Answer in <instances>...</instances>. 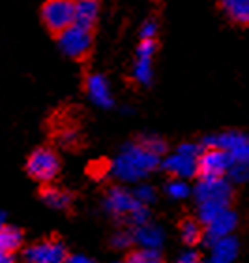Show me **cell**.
Listing matches in <instances>:
<instances>
[{"label": "cell", "mask_w": 249, "mask_h": 263, "mask_svg": "<svg viewBox=\"0 0 249 263\" xmlns=\"http://www.w3.org/2000/svg\"><path fill=\"white\" fill-rule=\"evenodd\" d=\"M157 165H159L157 154L150 153L141 143H131V145L124 147L118 158L114 160L113 173L120 181L135 182L150 175Z\"/></svg>", "instance_id": "cell-1"}, {"label": "cell", "mask_w": 249, "mask_h": 263, "mask_svg": "<svg viewBox=\"0 0 249 263\" xmlns=\"http://www.w3.org/2000/svg\"><path fill=\"white\" fill-rule=\"evenodd\" d=\"M58 45L66 57H70L71 61L85 62L88 57L92 55L94 49V30L85 28L79 25H71L62 34L56 36Z\"/></svg>", "instance_id": "cell-2"}, {"label": "cell", "mask_w": 249, "mask_h": 263, "mask_svg": "<svg viewBox=\"0 0 249 263\" xmlns=\"http://www.w3.org/2000/svg\"><path fill=\"white\" fill-rule=\"evenodd\" d=\"M62 162H60L58 153L53 147H38L27 160V175L39 184L54 181L60 173Z\"/></svg>", "instance_id": "cell-3"}, {"label": "cell", "mask_w": 249, "mask_h": 263, "mask_svg": "<svg viewBox=\"0 0 249 263\" xmlns=\"http://www.w3.org/2000/svg\"><path fill=\"white\" fill-rule=\"evenodd\" d=\"M39 15L44 27L56 38L75 21V0H45Z\"/></svg>", "instance_id": "cell-4"}, {"label": "cell", "mask_w": 249, "mask_h": 263, "mask_svg": "<svg viewBox=\"0 0 249 263\" xmlns=\"http://www.w3.org/2000/svg\"><path fill=\"white\" fill-rule=\"evenodd\" d=\"M204 148H221L227 151L233 162H247L249 164V136L240 132H223L216 136H208L200 143Z\"/></svg>", "instance_id": "cell-5"}, {"label": "cell", "mask_w": 249, "mask_h": 263, "mask_svg": "<svg viewBox=\"0 0 249 263\" xmlns=\"http://www.w3.org/2000/svg\"><path fill=\"white\" fill-rule=\"evenodd\" d=\"M68 248L58 235H49L25 248V259L30 263H60L68 259Z\"/></svg>", "instance_id": "cell-6"}, {"label": "cell", "mask_w": 249, "mask_h": 263, "mask_svg": "<svg viewBox=\"0 0 249 263\" xmlns=\"http://www.w3.org/2000/svg\"><path fill=\"white\" fill-rule=\"evenodd\" d=\"M233 160L227 151L221 148H204L197 156V173L199 179H219L227 175Z\"/></svg>", "instance_id": "cell-7"}, {"label": "cell", "mask_w": 249, "mask_h": 263, "mask_svg": "<svg viewBox=\"0 0 249 263\" xmlns=\"http://www.w3.org/2000/svg\"><path fill=\"white\" fill-rule=\"evenodd\" d=\"M195 199L197 203L214 201L231 205L233 188H231L229 181H225V177H219V179H200V182L195 188Z\"/></svg>", "instance_id": "cell-8"}, {"label": "cell", "mask_w": 249, "mask_h": 263, "mask_svg": "<svg viewBox=\"0 0 249 263\" xmlns=\"http://www.w3.org/2000/svg\"><path fill=\"white\" fill-rule=\"evenodd\" d=\"M142 203L135 197V194L128 192L124 188L114 186L107 192L105 197V209L116 218H130V214Z\"/></svg>", "instance_id": "cell-9"}, {"label": "cell", "mask_w": 249, "mask_h": 263, "mask_svg": "<svg viewBox=\"0 0 249 263\" xmlns=\"http://www.w3.org/2000/svg\"><path fill=\"white\" fill-rule=\"evenodd\" d=\"M236 222H238L236 214H234L231 209H225V211H221L217 216H214V218L206 224V231H204V235H202V239H204L208 245H212V242H216L217 239H221V237L231 235L234 231V228H236Z\"/></svg>", "instance_id": "cell-10"}, {"label": "cell", "mask_w": 249, "mask_h": 263, "mask_svg": "<svg viewBox=\"0 0 249 263\" xmlns=\"http://www.w3.org/2000/svg\"><path fill=\"white\" fill-rule=\"evenodd\" d=\"M163 171L171 173L176 179H190L197 173V158L193 156H185L182 153H176L173 156H169L163 164H159Z\"/></svg>", "instance_id": "cell-11"}, {"label": "cell", "mask_w": 249, "mask_h": 263, "mask_svg": "<svg viewBox=\"0 0 249 263\" xmlns=\"http://www.w3.org/2000/svg\"><path fill=\"white\" fill-rule=\"evenodd\" d=\"M39 197L44 199L45 205H49L51 209H56V211H70L71 205H73V196L68 190L54 186L51 182H44L42 184Z\"/></svg>", "instance_id": "cell-12"}, {"label": "cell", "mask_w": 249, "mask_h": 263, "mask_svg": "<svg viewBox=\"0 0 249 263\" xmlns=\"http://www.w3.org/2000/svg\"><path fill=\"white\" fill-rule=\"evenodd\" d=\"M87 92L88 96L101 107H111L113 105V98H111V90H109L107 79L99 73L87 77Z\"/></svg>", "instance_id": "cell-13"}, {"label": "cell", "mask_w": 249, "mask_h": 263, "mask_svg": "<svg viewBox=\"0 0 249 263\" xmlns=\"http://www.w3.org/2000/svg\"><path fill=\"white\" fill-rule=\"evenodd\" d=\"M210 247H212L210 261L214 263H231L238 256V242L231 235L217 239L216 242H212Z\"/></svg>", "instance_id": "cell-14"}, {"label": "cell", "mask_w": 249, "mask_h": 263, "mask_svg": "<svg viewBox=\"0 0 249 263\" xmlns=\"http://www.w3.org/2000/svg\"><path fill=\"white\" fill-rule=\"evenodd\" d=\"M99 15V0H75V25L85 28L96 27Z\"/></svg>", "instance_id": "cell-15"}, {"label": "cell", "mask_w": 249, "mask_h": 263, "mask_svg": "<svg viewBox=\"0 0 249 263\" xmlns=\"http://www.w3.org/2000/svg\"><path fill=\"white\" fill-rule=\"evenodd\" d=\"M221 11L240 27H249V0H219Z\"/></svg>", "instance_id": "cell-16"}, {"label": "cell", "mask_w": 249, "mask_h": 263, "mask_svg": "<svg viewBox=\"0 0 249 263\" xmlns=\"http://www.w3.org/2000/svg\"><path fill=\"white\" fill-rule=\"evenodd\" d=\"M25 245V233L15 226H0V250L8 254H17Z\"/></svg>", "instance_id": "cell-17"}, {"label": "cell", "mask_w": 249, "mask_h": 263, "mask_svg": "<svg viewBox=\"0 0 249 263\" xmlns=\"http://www.w3.org/2000/svg\"><path fill=\"white\" fill-rule=\"evenodd\" d=\"M133 241L139 242L141 247L144 248H159L163 242V233L159 228L152 224H141L135 228V233H133Z\"/></svg>", "instance_id": "cell-18"}, {"label": "cell", "mask_w": 249, "mask_h": 263, "mask_svg": "<svg viewBox=\"0 0 249 263\" xmlns=\"http://www.w3.org/2000/svg\"><path fill=\"white\" fill-rule=\"evenodd\" d=\"M180 233H182V241H184L185 245H190V247H193V245L202 241V235H204L202 226H200V220H195V218L182 220Z\"/></svg>", "instance_id": "cell-19"}, {"label": "cell", "mask_w": 249, "mask_h": 263, "mask_svg": "<svg viewBox=\"0 0 249 263\" xmlns=\"http://www.w3.org/2000/svg\"><path fill=\"white\" fill-rule=\"evenodd\" d=\"M133 79L142 87H148L152 83V59L137 57L135 68H133Z\"/></svg>", "instance_id": "cell-20"}, {"label": "cell", "mask_w": 249, "mask_h": 263, "mask_svg": "<svg viewBox=\"0 0 249 263\" xmlns=\"http://www.w3.org/2000/svg\"><path fill=\"white\" fill-rule=\"evenodd\" d=\"M126 261H130V263H157V261H161V254H159V248L141 247V250H135V252L128 254Z\"/></svg>", "instance_id": "cell-21"}, {"label": "cell", "mask_w": 249, "mask_h": 263, "mask_svg": "<svg viewBox=\"0 0 249 263\" xmlns=\"http://www.w3.org/2000/svg\"><path fill=\"white\" fill-rule=\"evenodd\" d=\"M225 209H229V205H225V203H214V201H204V203H199V220L200 224H208L214 216H217V214L221 213V211H225Z\"/></svg>", "instance_id": "cell-22"}, {"label": "cell", "mask_w": 249, "mask_h": 263, "mask_svg": "<svg viewBox=\"0 0 249 263\" xmlns=\"http://www.w3.org/2000/svg\"><path fill=\"white\" fill-rule=\"evenodd\" d=\"M227 173L233 181L245 182V181H249V164L247 162H233Z\"/></svg>", "instance_id": "cell-23"}, {"label": "cell", "mask_w": 249, "mask_h": 263, "mask_svg": "<svg viewBox=\"0 0 249 263\" xmlns=\"http://www.w3.org/2000/svg\"><path fill=\"white\" fill-rule=\"evenodd\" d=\"M139 143L144 148H148L150 153L157 154V156H163V154L167 153V143L163 141V139H159V137H154V136L142 137V139H139Z\"/></svg>", "instance_id": "cell-24"}, {"label": "cell", "mask_w": 249, "mask_h": 263, "mask_svg": "<svg viewBox=\"0 0 249 263\" xmlns=\"http://www.w3.org/2000/svg\"><path fill=\"white\" fill-rule=\"evenodd\" d=\"M167 194L174 199H184L190 196V186L184 181H171L167 184Z\"/></svg>", "instance_id": "cell-25"}, {"label": "cell", "mask_w": 249, "mask_h": 263, "mask_svg": "<svg viewBox=\"0 0 249 263\" xmlns=\"http://www.w3.org/2000/svg\"><path fill=\"white\" fill-rule=\"evenodd\" d=\"M133 235L131 233H128V231H120V233H116V235L113 237V245L114 248H118V250H126V248H130L131 245H133Z\"/></svg>", "instance_id": "cell-26"}, {"label": "cell", "mask_w": 249, "mask_h": 263, "mask_svg": "<svg viewBox=\"0 0 249 263\" xmlns=\"http://www.w3.org/2000/svg\"><path fill=\"white\" fill-rule=\"evenodd\" d=\"M135 197L139 199V201L142 203V205H147V203H152L154 199H156V190L150 186V184H142V186H139L135 190Z\"/></svg>", "instance_id": "cell-27"}, {"label": "cell", "mask_w": 249, "mask_h": 263, "mask_svg": "<svg viewBox=\"0 0 249 263\" xmlns=\"http://www.w3.org/2000/svg\"><path fill=\"white\" fill-rule=\"evenodd\" d=\"M200 151H202V145H195V143H182V145L176 148V153H182V154H185V156H193V158L199 156Z\"/></svg>", "instance_id": "cell-28"}, {"label": "cell", "mask_w": 249, "mask_h": 263, "mask_svg": "<svg viewBox=\"0 0 249 263\" xmlns=\"http://www.w3.org/2000/svg\"><path fill=\"white\" fill-rule=\"evenodd\" d=\"M157 32V23L156 21H147L142 25V30H141V38H154Z\"/></svg>", "instance_id": "cell-29"}, {"label": "cell", "mask_w": 249, "mask_h": 263, "mask_svg": "<svg viewBox=\"0 0 249 263\" xmlns=\"http://www.w3.org/2000/svg\"><path fill=\"white\" fill-rule=\"evenodd\" d=\"M180 261H182V263H195V261H199V254H197L195 250H191V252H185V254H182Z\"/></svg>", "instance_id": "cell-30"}, {"label": "cell", "mask_w": 249, "mask_h": 263, "mask_svg": "<svg viewBox=\"0 0 249 263\" xmlns=\"http://www.w3.org/2000/svg\"><path fill=\"white\" fill-rule=\"evenodd\" d=\"M66 261H71V263H90L92 259H88L87 256H68Z\"/></svg>", "instance_id": "cell-31"}, {"label": "cell", "mask_w": 249, "mask_h": 263, "mask_svg": "<svg viewBox=\"0 0 249 263\" xmlns=\"http://www.w3.org/2000/svg\"><path fill=\"white\" fill-rule=\"evenodd\" d=\"M13 254H8V252H4V250H0V263H11L13 261Z\"/></svg>", "instance_id": "cell-32"}]
</instances>
